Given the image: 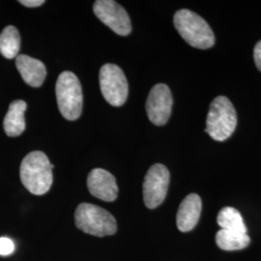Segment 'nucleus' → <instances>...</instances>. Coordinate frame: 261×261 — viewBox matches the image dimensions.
Segmentation results:
<instances>
[{
	"instance_id": "15",
	"label": "nucleus",
	"mask_w": 261,
	"mask_h": 261,
	"mask_svg": "<svg viewBox=\"0 0 261 261\" xmlns=\"http://www.w3.org/2000/svg\"><path fill=\"white\" fill-rule=\"evenodd\" d=\"M250 237L247 233H239L221 229L216 234V243L224 251L243 250L250 244Z\"/></svg>"
},
{
	"instance_id": "6",
	"label": "nucleus",
	"mask_w": 261,
	"mask_h": 261,
	"mask_svg": "<svg viewBox=\"0 0 261 261\" xmlns=\"http://www.w3.org/2000/svg\"><path fill=\"white\" fill-rule=\"evenodd\" d=\"M100 87L105 100L113 107H121L127 101L129 85L119 66L105 64L99 75Z\"/></svg>"
},
{
	"instance_id": "14",
	"label": "nucleus",
	"mask_w": 261,
	"mask_h": 261,
	"mask_svg": "<svg viewBox=\"0 0 261 261\" xmlns=\"http://www.w3.org/2000/svg\"><path fill=\"white\" fill-rule=\"evenodd\" d=\"M20 36L18 29L8 25L0 33V54L7 59H13L19 56Z\"/></svg>"
},
{
	"instance_id": "7",
	"label": "nucleus",
	"mask_w": 261,
	"mask_h": 261,
	"mask_svg": "<svg viewBox=\"0 0 261 261\" xmlns=\"http://www.w3.org/2000/svg\"><path fill=\"white\" fill-rule=\"evenodd\" d=\"M169 171L161 164L153 165L148 169L143 181V200L149 209L161 205L168 194Z\"/></svg>"
},
{
	"instance_id": "1",
	"label": "nucleus",
	"mask_w": 261,
	"mask_h": 261,
	"mask_svg": "<svg viewBox=\"0 0 261 261\" xmlns=\"http://www.w3.org/2000/svg\"><path fill=\"white\" fill-rule=\"evenodd\" d=\"M21 183L31 194H47L53 185V168L47 155L42 151H32L21 162L19 168Z\"/></svg>"
},
{
	"instance_id": "18",
	"label": "nucleus",
	"mask_w": 261,
	"mask_h": 261,
	"mask_svg": "<svg viewBox=\"0 0 261 261\" xmlns=\"http://www.w3.org/2000/svg\"><path fill=\"white\" fill-rule=\"evenodd\" d=\"M253 58L255 65L261 72V41H259L253 49Z\"/></svg>"
},
{
	"instance_id": "10",
	"label": "nucleus",
	"mask_w": 261,
	"mask_h": 261,
	"mask_svg": "<svg viewBox=\"0 0 261 261\" xmlns=\"http://www.w3.org/2000/svg\"><path fill=\"white\" fill-rule=\"evenodd\" d=\"M87 187L92 196L108 202L114 201L118 196L115 177L103 168H94L87 177Z\"/></svg>"
},
{
	"instance_id": "2",
	"label": "nucleus",
	"mask_w": 261,
	"mask_h": 261,
	"mask_svg": "<svg viewBox=\"0 0 261 261\" xmlns=\"http://www.w3.org/2000/svg\"><path fill=\"white\" fill-rule=\"evenodd\" d=\"M178 33L192 47L206 49L213 47L215 36L210 25L195 12L179 10L173 18Z\"/></svg>"
},
{
	"instance_id": "8",
	"label": "nucleus",
	"mask_w": 261,
	"mask_h": 261,
	"mask_svg": "<svg viewBox=\"0 0 261 261\" xmlns=\"http://www.w3.org/2000/svg\"><path fill=\"white\" fill-rule=\"evenodd\" d=\"M95 16L107 27L120 36H127L132 31L130 17L126 10L113 0H97L93 5Z\"/></svg>"
},
{
	"instance_id": "17",
	"label": "nucleus",
	"mask_w": 261,
	"mask_h": 261,
	"mask_svg": "<svg viewBox=\"0 0 261 261\" xmlns=\"http://www.w3.org/2000/svg\"><path fill=\"white\" fill-rule=\"evenodd\" d=\"M15 250V244L13 240L7 237H0V255H9Z\"/></svg>"
},
{
	"instance_id": "19",
	"label": "nucleus",
	"mask_w": 261,
	"mask_h": 261,
	"mask_svg": "<svg viewBox=\"0 0 261 261\" xmlns=\"http://www.w3.org/2000/svg\"><path fill=\"white\" fill-rule=\"evenodd\" d=\"M19 3L28 8H35V7L42 6L45 3V1L44 0H20Z\"/></svg>"
},
{
	"instance_id": "3",
	"label": "nucleus",
	"mask_w": 261,
	"mask_h": 261,
	"mask_svg": "<svg viewBox=\"0 0 261 261\" xmlns=\"http://www.w3.org/2000/svg\"><path fill=\"white\" fill-rule=\"evenodd\" d=\"M56 100L63 117L74 121L83 111V90L77 76L69 71L61 73L56 82Z\"/></svg>"
},
{
	"instance_id": "11",
	"label": "nucleus",
	"mask_w": 261,
	"mask_h": 261,
	"mask_svg": "<svg viewBox=\"0 0 261 261\" xmlns=\"http://www.w3.org/2000/svg\"><path fill=\"white\" fill-rule=\"evenodd\" d=\"M16 66L22 80L29 86L37 88L44 84L47 69L42 61L25 55H19L16 57Z\"/></svg>"
},
{
	"instance_id": "13",
	"label": "nucleus",
	"mask_w": 261,
	"mask_h": 261,
	"mask_svg": "<svg viewBox=\"0 0 261 261\" xmlns=\"http://www.w3.org/2000/svg\"><path fill=\"white\" fill-rule=\"evenodd\" d=\"M27 109L28 103L22 100H16L10 103L3 121V128L8 137H19L25 130L24 112Z\"/></svg>"
},
{
	"instance_id": "16",
	"label": "nucleus",
	"mask_w": 261,
	"mask_h": 261,
	"mask_svg": "<svg viewBox=\"0 0 261 261\" xmlns=\"http://www.w3.org/2000/svg\"><path fill=\"white\" fill-rule=\"evenodd\" d=\"M218 224L224 230L247 233V226L240 212L233 207H224L218 215Z\"/></svg>"
},
{
	"instance_id": "12",
	"label": "nucleus",
	"mask_w": 261,
	"mask_h": 261,
	"mask_svg": "<svg viewBox=\"0 0 261 261\" xmlns=\"http://www.w3.org/2000/svg\"><path fill=\"white\" fill-rule=\"evenodd\" d=\"M201 213V198L196 194L187 196L178 209L176 224L178 229L188 232L195 228Z\"/></svg>"
},
{
	"instance_id": "5",
	"label": "nucleus",
	"mask_w": 261,
	"mask_h": 261,
	"mask_svg": "<svg viewBox=\"0 0 261 261\" xmlns=\"http://www.w3.org/2000/svg\"><path fill=\"white\" fill-rule=\"evenodd\" d=\"M75 222L79 229L97 237L113 235L117 230L115 218L106 209L90 203L77 206Z\"/></svg>"
},
{
	"instance_id": "4",
	"label": "nucleus",
	"mask_w": 261,
	"mask_h": 261,
	"mask_svg": "<svg viewBox=\"0 0 261 261\" xmlns=\"http://www.w3.org/2000/svg\"><path fill=\"white\" fill-rule=\"evenodd\" d=\"M237 125V114L233 105L224 96H218L210 105L205 132L217 141L227 140Z\"/></svg>"
},
{
	"instance_id": "9",
	"label": "nucleus",
	"mask_w": 261,
	"mask_h": 261,
	"mask_svg": "<svg viewBox=\"0 0 261 261\" xmlns=\"http://www.w3.org/2000/svg\"><path fill=\"white\" fill-rule=\"evenodd\" d=\"M172 105V94L168 85L156 84L150 90L146 101V112L150 121L157 126L167 124L171 114Z\"/></svg>"
}]
</instances>
